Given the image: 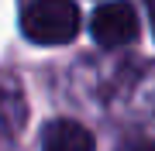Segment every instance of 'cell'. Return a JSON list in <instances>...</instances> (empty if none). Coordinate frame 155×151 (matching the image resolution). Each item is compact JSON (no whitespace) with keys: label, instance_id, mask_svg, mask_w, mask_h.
Returning <instances> with one entry per match:
<instances>
[{"label":"cell","instance_id":"cell-1","mask_svg":"<svg viewBox=\"0 0 155 151\" xmlns=\"http://www.w3.org/2000/svg\"><path fill=\"white\" fill-rule=\"evenodd\" d=\"M21 31L35 45H66L79 31V11L72 0H35L21 17Z\"/></svg>","mask_w":155,"mask_h":151},{"label":"cell","instance_id":"cell-2","mask_svg":"<svg viewBox=\"0 0 155 151\" xmlns=\"http://www.w3.org/2000/svg\"><path fill=\"white\" fill-rule=\"evenodd\" d=\"M90 31H93L97 45L121 48L127 41H134V34H138V14H134V7L127 0H110V4H104V7L93 11Z\"/></svg>","mask_w":155,"mask_h":151},{"label":"cell","instance_id":"cell-3","mask_svg":"<svg viewBox=\"0 0 155 151\" xmlns=\"http://www.w3.org/2000/svg\"><path fill=\"white\" fill-rule=\"evenodd\" d=\"M41 151H93V134L76 120H55L41 134Z\"/></svg>","mask_w":155,"mask_h":151},{"label":"cell","instance_id":"cell-4","mask_svg":"<svg viewBox=\"0 0 155 151\" xmlns=\"http://www.w3.org/2000/svg\"><path fill=\"white\" fill-rule=\"evenodd\" d=\"M121 151H155V144H148V141H127Z\"/></svg>","mask_w":155,"mask_h":151},{"label":"cell","instance_id":"cell-5","mask_svg":"<svg viewBox=\"0 0 155 151\" xmlns=\"http://www.w3.org/2000/svg\"><path fill=\"white\" fill-rule=\"evenodd\" d=\"M148 4V17H152V28H155V0H145Z\"/></svg>","mask_w":155,"mask_h":151}]
</instances>
